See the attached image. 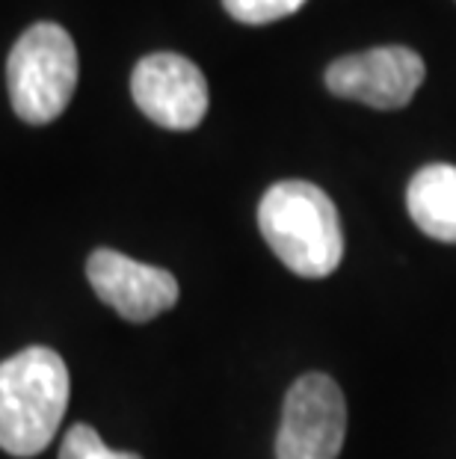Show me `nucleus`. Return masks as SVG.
<instances>
[{
    "instance_id": "10",
    "label": "nucleus",
    "mask_w": 456,
    "mask_h": 459,
    "mask_svg": "<svg viewBox=\"0 0 456 459\" xmlns=\"http://www.w3.org/2000/svg\"><path fill=\"white\" fill-rule=\"evenodd\" d=\"M60 459H142L140 454L131 451H113L104 445L99 429L90 424H74L63 438Z\"/></svg>"
},
{
    "instance_id": "1",
    "label": "nucleus",
    "mask_w": 456,
    "mask_h": 459,
    "mask_svg": "<svg viewBox=\"0 0 456 459\" xmlns=\"http://www.w3.org/2000/svg\"><path fill=\"white\" fill-rule=\"evenodd\" d=\"M258 229L290 273L323 279L344 258V231L332 199L312 181H279L258 204Z\"/></svg>"
},
{
    "instance_id": "5",
    "label": "nucleus",
    "mask_w": 456,
    "mask_h": 459,
    "mask_svg": "<svg viewBox=\"0 0 456 459\" xmlns=\"http://www.w3.org/2000/svg\"><path fill=\"white\" fill-rule=\"evenodd\" d=\"M426 77L424 60L409 48L385 45L350 54L326 68V86L338 99L358 101L376 110H400Z\"/></svg>"
},
{
    "instance_id": "8",
    "label": "nucleus",
    "mask_w": 456,
    "mask_h": 459,
    "mask_svg": "<svg viewBox=\"0 0 456 459\" xmlns=\"http://www.w3.org/2000/svg\"><path fill=\"white\" fill-rule=\"evenodd\" d=\"M406 208L426 238L456 243V166L430 163L412 175Z\"/></svg>"
},
{
    "instance_id": "9",
    "label": "nucleus",
    "mask_w": 456,
    "mask_h": 459,
    "mask_svg": "<svg viewBox=\"0 0 456 459\" xmlns=\"http://www.w3.org/2000/svg\"><path fill=\"white\" fill-rule=\"evenodd\" d=\"M226 13L240 24L261 27V24H273L281 18L299 13L305 6V0H222Z\"/></svg>"
},
{
    "instance_id": "2",
    "label": "nucleus",
    "mask_w": 456,
    "mask_h": 459,
    "mask_svg": "<svg viewBox=\"0 0 456 459\" xmlns=\"http://www.w3.org/2000/svg\"><path fill=\"white\" fill-rule=\"evenodd\" d=\"M69 392V368L51 347L0 361V447L22 459L42 454L60 429Z\"/></svg>"
},
{
    "instance_id": "4",
    "label": "nucleus",
    "mask_w": 456,
    "mask_h": 459,
    "mask_svg": "<svg viewBox=\"0 0 456 459\" xmlns=\"http://www.w3.org/2000/svg\"><path fill=\"white\" fill-rule=\"evenodd\" d=\"M347 433V403L326 374L299 377L285 394L276 459H338Z\"/></svg>"
},
{
    "instance_id": "7",
    "label": "nucleus",
    "mask_w": 456,
    "mask_h": 459,
    "mask_svg": "<svg viewBox=\"0 0 456 459\" xmlns=\"http://www.w3.org/2000/svg\"><path fill=\"white\" fill-rule=\"evenodd\" d=\"M95 297L131 324H149L178 302V281L169 270L133 261L116 249H95L86 261Z\"/></svg>"
},
{
    "instance_id": "3",
    "label": "nucleus",
    "mask_w": 456,
    "mask_h": 459,
    "mask_svg": "<svg viewBox=\"0 0 456 459\" xmlns=\"http://www.w3.org/2000/svg\"><path fill=\"white\" fill-rule=\"evenodd\" d=\"M6 86L15 116L27 125H47L63 116L77 86L72 36L51 22L27 27L9 51Z\"/></svg>"
},
{
    "instance_id": "6",
    "label": "nucleus",
    "mask_w": 456,
    "mask_h": 459,
    "mask_svg": "<svg viewBox=\"0 0 456 459\" xmlns=\"http://www.w3.org/2000/svg\"><path fill=\"white\" fill-rule=\"evenodd\" d=\"M131 95L154 125L193 131L208 113V81L196 63L181 54H149L133 65Z\"/></svg>"
}]
</instances>
